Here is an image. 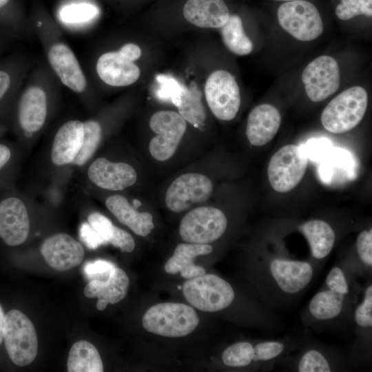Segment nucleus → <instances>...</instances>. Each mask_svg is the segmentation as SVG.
<instances>
[{
  "label": "nucleus",
  "instance_id": "f257e3e1",
  "mask_svg": "<svg viewBox=\"0 0 372 372\" xmlns=\"http://www.w3.org/2000/svg\"><path fill=\"white\" fill-rule=\"evenodd\" d=\"M308 260L282 253L258 251L250 263L251 280L258 298L269 309H293L302 300L321 270Z\"/></svg>",
  "mask_w": 372,
  "mask_h": 372
},
{
  "label": "nucleus",
  "instance_id": "f03ea898",
  "mask_svg": "<svg viewBox=\"0 0 372 372\" xmlns=\"http://www.w3.org/2000/svg\"><path fill=\"white\" fill-rule=\"evenodd\" d=\"M360 290L357 278L340 261L335 263L302 311L303 328L317 333L352 331L353 312Z\"/></svg>",
  "mask_w": 372,
  "mask_h": 372
},
{
  "label": "nucleus",
  "instance_id": "7ed1b4c3",
  "mask_svg": "<svg viewBox=\"0 0 372 372\" xmlns=\"http://www.w3.org/2000/svg\"><path fill=\"white\" fill-rule=\"evenodd\" d=\"M304 339V329L282 337L236 342L221 353L223 364L229 369L270 371L278 361L295 352Z\"/></svg>",
  "mask_w": 372,
  "mask_h": 372
},
{
  "label": "nucleus",
  "instance_id": "20e7f679",
  "mask_svg": "<svg viewBox=\"0 0 372 372\" xmlns=\"http://www.w3.org/2000/svg\"><path fill=\"white\" fill-rule=\"evenodd\" d=\"M304 329V339L298 349L280 359L276 365L294 372H347L357 369L348 348L320 341Z\"/></svg>",
  "mask_w": 372,
  "mask_h": 372
},
{
  "label": "nucleus",
  "instance_id": "39448f33",
  "mask_svg": "<svg viewBox=\"0 0 372 372\" xmlns=\"http://www.w3.org/2000/svg\"><path fill=\"white\" fill-rule=\"evenodd\" d=\"M183 291L194 307L206 312H219L229 309L237 298L235 287L222 277L212 273L187 279Z\"/></svg>",
  "mask_w": 372,
  "mask_h": 372
},
{
  "label": "nucleus",
  "instance_id": "423d86ee",
  "mask_svg": "<svg viewBox=\"0 0 372 372\" xmlns=\"http://www.w3.org/2000/svg\"><path fill=\"white\" fill-rule=\"evenodd\" d=\"M199 318L190 306L176 302L159 303L147 310L142 319L145 329L165 337H182L198 326Z\"/></svg>",
  "mask_w": 372,
  "mask_h": 372
},
{
  "label": "nucleus",
  "instance_id": "0eeeda50",
  "mask_svg": "<svg viewBox=\"0 0 372 372\" xmlns=\"http://www.w3.org/2000/svg\"><path fill=\"white\" fill-rule=\"evenodd\" d=\"M368 105V94L360 86L351 87L333 98L321 114V123L329 132L341 134L357 126Z\"/></svg>",
  "mask_w": 372,
  "mask_h": 372
},
{
  "label": "nucleus",
  "instance_id": "6e6552de",
  "mask_svg": "<svg viewBox=\"0 0 372 372\" xmlns=\"http://www.w3.org/2000/svg\"><path fill=\"white\" fill-rule=\"evenodd\" d=\"M3 341L11 361L24 366L35 359L38 350L36 329L21 311L12 309L5 315Z\"/></svg>",
  "mask_w": 372,
  "mask_h": 372
},
{
  "label": "nucleus",
  "instance_id": "1a4fd4ad",
  "mask_svg": "<svg viewBox=\"0 0 372 372\" xmlns=\"http://www.w3.org/2000/svg\"><path fill=\"white\" fill-rule=\"evenodd\" d=\"M361 286L360 299L356 302L352 318L354 340L348 348L356 369L369 365L372 358V282Z\"/></svg>",
  "mask_w": 372,
  "mask_h": 372
},
{
  "label": "nucleus",
  "instance_id": "9d476101",
  "mask_svg": "<svg viewBox=\"0 0 372 372\" xmlns=\"http://www.w3.org/2000/svg\"><path fill=\"white\" fill-rule=\"evenodd\" d=\"M228 221L220 209L200 207L191 210L181 220L179 233L186 242L209 244L225 233Z\"/></svg>",
  "mask_w": 372,
  "mask_h": 372
},
{
  "label": "nucleus",
  "instance_id": "9b49d317",
  "mask_svg": "<svg viewBox=\"0 0 372 372\" xmlns=\"http://www.w3.org/2000/svg\"><path fill=\"white\" fill-rule=\"evenodd\" d=\"M308 158L300 147L287 145L271 158L267 168L269 181L273 189L285 193L295 188L302 179Z\"/></svg>",
  "mask_w": 372,
  "mask_h": 372
},
{
  "label": "nucleus",
  "instance_id": "f8f14e48",
  "mask_svg": "<svg viewBox=\"0 0 372 372\" xmlns=\"http://www.w3.org/2000/svg\"><path fill=\"white\" fill-rule=\"evenodd\" d=\"M141 55V48L131 43L124 45L118 51L105 52L99 56L96 62L98 76L110 86L132 85L140 76V69L134 61Z\"/></svg>",
  "mask_w": 372,
  "mask_h": 372
},
{
  "label": "nucleus",
  "instance_id": "ddd939ff",
  "mask_svg": "<svg viewBox=\"0 0 372 372\" xmlns=\"http://www.w3.org/2000/svg\"><path fill=\"white\" fill-rule=\"evenodd\" d=\"M280 26L301 41H310L319 37L324 25L317 8L305 0L287 1L278 9Z\"/></svg>",
  "mask_w": 372,
  "mask_h": 372
},
{
  "label": "nucleus",
  "instance_id": "4468645a",
  "mask_svg": "<svg viewBox=\"0 0 372 372\" xmlns=\"http://www.w3.org/2000/svg\"><path fill=\"white\" fill-rule=\"evenodd\" d=\"M205 94L214 115L220 120L231 121L240 105V94L234 76L223 70L212 72L206 81Z\"/></svg>",
  "mask_w": 372,
  "mask_h": 372
},
{
  "label": "nucleus",
  "instance_id": "2eb2a0df",
  "mask_svg": "<svg viewBox=\"0 0 372 372\" xmlns=\"http://www.w3.org/2000/svg\"><path fill=\"white\" fill-rule=\"evenodd\" d=\"M149 126L156 134L149 145L150 154L157 161L169 159L186 131V121L176 112L159 111L151 117Z\"/></svg>",
  "mask_w": 372,
  "mask_h": 372
},
{
  "label": "nucleus",
  "instance_id": "dca6fc26",
  "mask_svg": "<svg viewBox=\"0 0 372 372\" xmlns=\"http://www.w3.org/2000/svg\"><path fill=\"white\" fill-rule=\"evenodd\" d=\"M302 81L306 94L313 102H320L334 94L340 85L338 62L330 56H320L303 70Z\"/></svg>",
  "mask_w": 372,
  "mask_h": 372
},
{
  "label": "nucleus",
  "instance_id": "f3484780",
  "mask_svg": "<svg viewBox=\"0 0 372 372\" xmlns=\"http://www.w3.org/2000/svg\"><path fill=\"white\" fill-rule=\"evenodd\" d=\"M213 191V184L206 176L187 173L176 178L168 187L165 204L174 212H181L195 204L206 201Z\"/></svg>",
  "mask_w": 372,
  "mask_h": 372
},
{
  "label": "nucleus",
  "instance_id": "a211bd4d",
  "mask_svg": "<svg viewBox=\"0 0 372 372\" xmlns=\"http://www.w3.org/2000/svg\"><path fill=\"white\" fill-rule=\"evenodd\" d=\"M30 231V219L25 205L17 197L0 203V237L10 247L24 242Z\"/></svg>",
  "mask_w": 372,
  "mask_h": 372
},
{
  "label": "nucleus",
  "instance_id": "6ab92c4d",
  "mask_svg": "<svg viewBox=\"0 0 372 372\" xmlns=\"http://www.w3.org/2000/svg\"><path fill=\"white\" fill-rule=\"evenodd\" d=\"M40 251L45 262L57 271H66L79 265L85 255L82 245L63 233L45 240Z\"/></svg>",
  "mask_w": 372,
  "mask_h": 372
},
{
  "label": "nucleus",
  "instance_id": "aec40b11",
  "mask_svg": "<svg viewBox=\"0 0 372 372\" xmlns=\"http://www.w3.org/2000/svg\"><path fill=\"white\" fill-rule=\"evenodd\" d=\"M309 245L311 256L309 259L322 267L334 248L338 234L333 225L325 220L309 219L296 226Z\"/></svg>",
  "mask_w": 372,
  "mask_h": 372
},
{
  "label": "nucleus",
  "instance_id": "412c9836",
  "mask_svg": "<svg viewBox=\"0 0 372 372\" xmlns=\"http://www.w3.org/2000/svg\"><path fill=\"white\" fill-rule=\"evenodd\" d=\"M48 59L61 83L74 92L81 93L87 81L72 50L63 43H56L49 49Z\"/></svg>",
  "mask_w": 372,
  "mask_h": 372
},
{
  "label": "nucleus",
  "instance_id": "4be33fe9",
  "mask_svg": "<svg viewBox=\"0 0 372 372\" xmlns=\"http://www.w3.org/2000/svg\"><path fill=\"white\" fill-rule=\"evenodd\" d=\"M87 175L99 187L112 191L125 189L137 179L136 172L131 165L111 162L105 158L96 159L89 167Z\"/></svg>",
  "mask_w": 372,
  "mask_h": 372
},
{
  "label": "nucleus",
  "instance_id": "5701e85b",
  "mask_svg": "<svg viewBox=\"0 0 372 372\" xmlns=\"http://www.w3.org/2000/svg\"><path fill=\"white\" fill-rule=\"evenodd\" d=\"M47 116V97L39 86L28 87L21 94L17 104V118L20 127L28 133L39 131Z\"/></svg>",
  "mask_w": 372,
  "mask_h": 372
},
{
  "label": "nucleus",
  "instance_id": "b1692460",
  "mask_svg": "<svg viewBox=\"0 0 372 372\" xmlns=\"http://www.w3.org/2000/svg\"><path fill=\"white\" fill-rule=\"evenodd\" d=\"M281 123L278 110L272 105L264 103L254 107L249 114L246 134L254 146H262L277 134Z\"/></svg>",
  "mask_w": 372,
  "mask_h": 372
},
{
  "label": "nucleus",
  "instance_id": "393cba45",
  "mask_svg": "<svg viewBox=\"0 0 372 372\" xmlns=\"http://www.w3.org/2000/svg\"><path fill=\"white\" fill-rule=\"evenodd\" d=\"M183 15L192 24L203 28H220L229 17L223 0H188Z\"/></svg>",
  "mask_w": 372,
  "mask_h": 372
},
{
  "label": "nucleus",
  "instance_id": "a878e982",
  "mask_svg": "<svg viewBox=\"0 0 372 372\" xmlns=\"http://www.w3.org/2000/svg\"><path fill=\"white\" fill-rule=\"evenodd\" d=\"M84 124L77 120L69 121L58 130L54 138L51 158L57 166L72 163L83 143Z\"/></svg>",
  "mask_w": 372,
  "mask_h": 372
},
{
  "label": "nucleus",
  "instance_id": "bb28decb",
  "mask_svg": "<svg viewBox=\"0 0 372 372\" xmlns=\"http://www.w3.org/2000/svg\"><path fill=\"white\" fill-rule=\"evenodd\" d=\"M213 247L209 244L180 243L174 250L173 256L166 262L164 269L169 274L180 275L185 279H190L206 273L205 269L196 265L194 260L198 256L211 253Z\"/></svg>",
  "mask_w": 372,
  "mask_h": 372
},
{
  "label": "nucleus",
  "instance_id": "cd10ccee",
  "mask_svg": "<svg viewBox=\"0 0 372 372\" xmlns=\"http://www.w3.org/2000/svg\"><path fill=\"white\" fill-rule=\"evenodd\" d=\"M105 205L118 221L138 236H146L154 228L152 214L146 211H137L130 205L127 198L121 195L115 194L107 197Z\"/></svg>",
  "mask_w": 372,
  "mask_h": 372
},
{
  "label": "nucleus",
  "instance_id": "c85d7f7f",
  "mask_svg": "<svg viewBox=\"0 0 372 372\" xmlns=\"http://www.w3.org/2000/svg\"><path fill=\"white\" fill-rule=\"evenodd\" d=\"M342 265L356 278L372 277V229L361 230L357 236L354 250L341 259Z\"/></svg>",
  "mask_w": 372,
  "mask_h": 372
},
{
  "label": "nucleus",
  "instance_id": "c756f323",
  "mask_svg": "<svg viewBox=\"0 0 372 372\" xmlns=\"http://www.w3.org/2000/svg\"><path fill=\"white\" fill-rule=\"evenodd\" d=\"M129 278L121 268L116 267L105 281L90 280L84 288L87 298H97L107 304H115L122 300L127 294Z\"/></svg>",
  "mask_w": 372,
  "mask_h": 372
},
{
  "label": "nucleus",
  "instance_id": "7c9ffc66",
  "mask_svg": "<svg viewBox=\"0 0 372 372\" xmlns=\"http://www.w3.org/2000/svg\"><path fill=\"white\" fill-rule=\"evenodd\" d=\"M67 369L69 372H102L103 365L96 348L88 341L80 340L70 349Z\"/></svg>",
  "mask_w": 372,
  "mask_h": 372
},
{
  "label": "nucleus",
  "instance_id": "2f4dec72",
  "mask_svg": "<svg viewBox=\"0 0 372 372\" xmlns=\"http://www.w3.org/2000/svg\"><path fill=\"white\" fill-rule=\"evenodd\" d=\"M201 97V92L196 85H182L176 105L180 116L195 127L202 125L206 118Z\"/></svg>",
  "mask_w": 372,
  "mask_h": 372
},
{
  "label": "nucleus",
  "instance_id": "473e14b6",
  "mask_svg": "<svg viewBox=\"0 0 372 372\" xmlns=\"http://www.w3.org/2000/svg\"><path fill=\"white\" fill-rule=\"evenodd\" d=\"M220 33L224 44L232 53L243 56L252 52L253 43L245 34L238 15H229L227 21L220 28Z\"/></svg>",
  "mask_w": 372,
  "mask_h": 372
},
{
  "label": "nucleus",
  "instance_id": "72a5a7b5",
  "mask_svg": "<svg viewBox=\"0 0 372 372\" xmlns=\"http://www.w3.org/2000/svg\"><path fill=\"white\" fill-rule=\"evenodd\" d=\"M353 161L351 154L342 149H335L328 154L319 167V173L323 181L330 182L336 172L340 178L352 177Z\"/></svg>",
  "mask_w": 372,
  "mask_h": 372
},
{
  "label": "nucleus",
  "instance_id": "f704fd0d",
  "mask_svg": "<svg viewBox=\"0 0 372 372\" xmlns=\"http://www.w3.org/2000/svg\"><path fill=\"white\" fill-rule=\"evenodd\" d=\"M84 124V136L82 145L72 164L82 166L85 164L95 153L101 139V127L95 121H87Z\"/></svg>",
  "mask_w": 372,
  "mask_h": 372
},
{
  "label": "nucleus",
  "instance_id": "c9c22d12",
  "mask_svg": "<svg viewBox=\"0 0 372 372\" xmlns=\"http://www.w3.org/2000/svg\"><path fill=\"white\" fill-rule=\"evenodd\" d=\"M98 10L90 3H74L66 6L60 12L61 19L68 23H81L95 17Z\"/></svg>",
  "mask_w": 372,
  "mask_h": 372
},
{
  "label": "nucleus",
  "instance_id": "e433bc0d",
  "mask_svg": "<svg viewBox=\"0 0 372 372\" xmlns=\"http://www.w3.org/2000/svg\"><path fill=\"white\" fill-rule=\"evenodd\" d=\"M335 14L341 20H349L358 15L372 16V0H340Z\"/></svg>",
  "mask_w": 372,
  "mask_h": 372
},
{
  "label": "nucleus",
  "instance_id": "4c0bfd02",
  "mask_svg": "<svg viewBox=\"0 0 372 372\" xmlns=\"http://www.w3.org/2000/svg\"><path fill=\"white\" fill-rule=\"evenodd\" d=\"M16 69L12 62L0 65V104L10 96L16 87Z\"/></svg>",
  "mask_w": 372,
  "mask_h": 372
},
{
  "label": "nucleus",
  "instance_id": "58836bf2",
  "mask_svg": "<svg viewBox=\"0 0 372 372\" xmlns=\"http://www.w3.org/2000/svg\"><path fill=\"white\" fill-rule=\"evenodd\" d=\"M115 265L104 260L87 262L83 267V271L89 280L105 281L112 275Z\"/></svg>",
  "mask_w": 372,
  "mask_h": 372
},
{
  "label": "nucleus",
  "instance_id": "ea45409f",
  "mask_svg": "<svg viewBox=\"0 0 372 372\" xmlns=\"http://www.w3.org/2000/svg\"><path fill=\"white\" fill-rule=\"evenodd\" d=\"M87 220L90 226L96 231L99 236L105 242H108L113 234L114 227L111 220L97 212L90 214Z\"/></svg>",
  "mask_w": 372,
  "mask_h": 372
},
{
  "label": "nucleus",
  "instance_id": "a19ab883",
  "mask_svg": "<svg viewBox=\"0 0 372 372\" xmlns=\"http://www.w3.org/2000/svg\"><path fill=\"white\" fill-rule=\"evenodd\" d=\"M108 242L119 248L123 252H132L135 247L133 237L127 231L116 226Z\"/></svg>",
  "mask_w": 372,
  "mask_h": 372
},
{
  "label": "nucleus",
  "instance_id": "79ce46f5",
  "mask_svg": "<svg viewBox=\"0 0 372 372\" xmlns=\"http://www.w3.org/2000/svg\"><path fill=\"white\" fill-rule=\"evenodd\" d=\"M330 141L324 138L313 139L306 145L305 148H302L303 152L307 158H311L313 160H319L320 156L324 155L326 151H328L331 147Z\"/></svg>",
  "mask_w": 372,
  "mask_h": 372
},
{
  "label": "nucleus",
  "instance_id": "37998d69",
  "mask_svg": "<svg viewBox=\"0 0 372 372\" xmlns=\"http://www.w3.org/2000/svg\"><path fill=\"white\" fill-rule=\"evenodd\" d=\"M82 240L90 249H96L99 245L105 243L89 223H83L80 229Z\"/></svg>",
  "mask_w": 372,
  "mask_h": 372
},
{
  "label": "nucleus",
  "instance_id": "c03bdc74",
  "mask_svg": "<svg viewBox=\"0 0 372 372\" xmlns=\"http://www.w3.org/2000/svg\"><path fill=\"white\" fill-rule=\"evenodd\" d=\"M11 152L8 147L0 143V169H1L9 161Z\"/></svg>",
  "mask_w": 372,
  "mask_h": 372
},
{
  "label": "nucleus",
  "instance_id": "a18cd8bd",
  "mask_svg": "<svg viewBox=\"0 0 372 372\" xmlns=\"http://www.w3.org/2000/svg\"><path fill=\"white\" fill-rule=\"evenodd\" d=\"M5 315L3 308L0 304V344L3 340V327H4V320Z\"/></svg>",
  "mask_w": 372,
  "mask_h": 372
},
{
  "label": "nucleus",
  "instance_id": "49530a36",
  "mask_svg": "<svg viewBox=\"0 0 372 372\" xmlns=\"http://www.w3.org/2000/svg\"><path fill=\"white\" fill-rule=\"evenodd\" d=\"M10 0H0V10L4 8L9 3Z\"/></svg>",
  "mask_w": 372,
  "mask_h": 372
},
{
  "label": "nucleus",
  "instance_id": "de8ad7c7",
  "mask_svg": "<svg viewBox=\"0 0 372 372\" xmlns=\"http://www.w3.org/2000/svg\"><path fill=\"white\" fill-rule=\"evenodd\" d=\"M276 1H300V0H276Z\"/></svg>",
  "mask_w": 372,
  "mask_h": 372
}]
</instances>
